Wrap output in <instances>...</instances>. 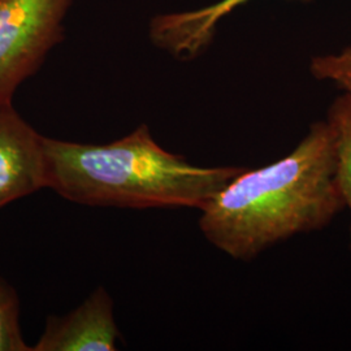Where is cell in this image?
<instances>
[{
  "mask_svg": "<svg viewBox=\"0 0 351 351\" xmlns=\"http://www.w3.org/2000/svg\"><path fill=\"white\" fill-rule=\"evenodd\" d=\"M345 208L328 121H317L287 156L245 168L201 210L206 239L237 261H251L297 234L320 230Z\"/></svg>",
  "mask_w": 351,
  "mask_h": 351,
  "instance_id": "obj_1",
  "label": "cell"
},
{
  "mask_svg": "<svg viewBox=\"0 0 351 351\" xmlns=\"http://www.w3.org/2000/svg\"><path fill=\"white\" fill-rule=\"evenodd\" d=\"M47 188L68 201L119 208H202L245 167H198L139 125L107 145L43 138Z\"/></svg>",
  "mask_w": 351,
  "mask_h": 351,
  "instance_id": "obj_2",
  "label": "cell"
},
{
  "mask_svg": "<svg viewBox=\"0 0 351 351\" xmlns=\"http://www.w3.org/2000/svg\"><path fill=\"white\" fill-rule=\"evenodd\" d=\"M72 0H0V103L34 75L63 39Z\"/></svg>",
  "mask_w": 351,
  "mask_h": 351,
  "instance_id": "obj_3",
  "label": "cell"
},
{
  "mask_svg": "<svg viewBox=\"0 0 351 351\" xmlns=\"http://www.w3.org/2000/svg\"><path fill=\"white\" fill-rule=\"evenodd\" d=\"M43 138L12 103H0V210L47 188Z\"/></svg>",
  "mask_w": 351,
  "mask_h": 351,
  "instance_id": "obj_4",
  "label": "cell"
},
{
  "mask_svg": "<svg viewBox=\"0 0 351 351\" xmlns=\"http://www.w3.org/2000/svg\"><path fill=\"white\" fill-rule=\"evenodd\" d=\"M120 339L112 298L99 287L72 313L50 316L33 351H114Z\"/></svg>",
  "mask_w": 351,
  "mask_h": 351,
  "instance_id": "obj_5",
  "label": "cell"
},
{
  "mask_svg": "<svg viewBox=\"0 0 351 351\" xmlns=\"http://www.w3.org/2000/svg\"><path fill=\"white\" fill-rule=\"evenodd\" d=\"M247 1L216 0L199 10L159 14L150 23V39L177 59H195L210 47L219 24Z\"/></svg>",
  "mask_w": 351,
  "mask_h": 351,
  "instance_id": "obj_6",
  "label": "cell"
},
{
  "mask_svg": "<svg viewBox=\"0 0 351 351\" xmlns=\"http://www.w3.org/2000/svg\"><path fill=\"white\" fill-rule=\"evenodd\" d=\"M326 121L336 149V176L341 195L351 213V95L345 93L332 103ZM351 247V228H350Z\"/></svg>",
  "mask_w": 351,
  "mask_h": 351,
  "instance_id": "obj_7",
  "label": "cell"
},
{
  "mask_svg": "<svg viewBox=\"0 0 351 351\" xmlns=\"http://www.w3.org/2000/svg\"><path fill=\"white\" fill-rule=\"evenodd\" d=\"M0 351H33L23 337L17 291L3 277H0Z\"/></svg>",
  "mask_w": 351,
  "mask_h": 351,
  "instance_id": "obj_8",
  "label": "cell"
},
{
  "mask_svg": "<svg viewBox=\"0 0 351 351\" xmlns=\"http://www.w3.org/2000/svg\"><path fill=\"white\" fill-rule=\"evenodd\" d=\"M310 71L315 78L330 81L351 95V47L339 53L315 56Z\"/></svg>",
  "mask_w": 351,
  "mask_h": 351,
  "instance_id": "obj_9",
  "label": "cell"
}]
</instances>
